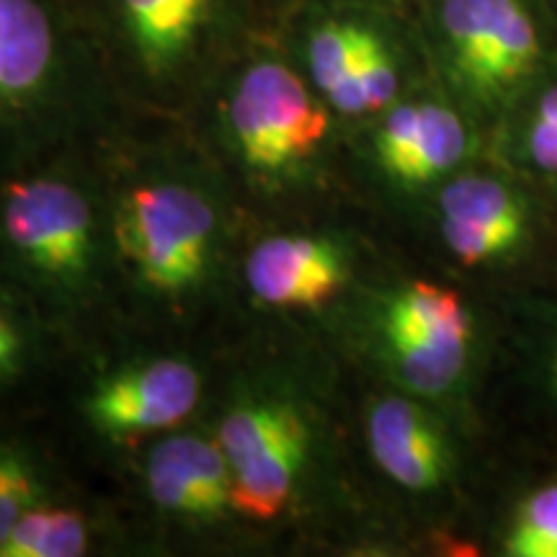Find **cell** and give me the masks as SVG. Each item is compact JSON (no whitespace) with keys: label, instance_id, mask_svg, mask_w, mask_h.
<instances>
[{"label":"cell","instance_id":"cell-1","mask_svg":"<svg viewBox=\"0 0 557 557\" xmlns=\"http://www.w3.org/2000/svg\"><path fill=\"white\" fill-rule=\"evenodd\" d=\"M90 209L65 181L41 173L0 178V263L37 276L70 282L88 263Z\"/></svg>","mask_w":557,"mask_h":557},{"label":"cell","instance_id":"cell-2","mask_svg":"<svg viewBox=\"0 0 557 557\" xmlns=\"http://www.w3.org/2000/svg\"><path fill=\"white\" fill-rule=\"evenodd\" d=\"M212 235L209 201L176 184L139 186L116 218L124 259L160 292H181L205 276Z\"/></svg>","mask_w":557,"mask_h":557},{"label":"cell","instance_id":"cell-3","mask_svg":"<svg viewBox=\"0 0 557 557\" xmlns=\"http://www.w3.org/2000/svg\"><path fill=\"white\" fill-rule=\"evenodd\" d=\"M230 465V506L250 519H276L289 504L308 455V423L287 403H248L220 429Z\"/></svg>","mask_w":557,"mask_h":557},{"label":"cell","instance_id":"cell-4","mask_svg":"<svg viewBox=\"0 0 557 557\" xmlns=\"http://www.w3.org/2000/svg\"><path fill=\"white\" fill-rule=\"evenodd\" d=\"M230 124L248 163L276 171L308 158L323 143L329 114L289 67L259 62L235 88Z\"/></svg>","mask_w":557,"mask_h":557},{"label":"cell","instance_id":"cell-5","mask_svg":"<svg viewBox=\"0 0 557 557\" xmlns=\"http://www.w3.org/2000/svg\"><path fill=\"white\" fill-rule=\"evenodd\" d=\"M385 336L400 380L418 395H442L468 364L472 325L455 292L413 282L387 305Z\"/></svg>","mask_w":557,"mask_h":557},{"label":"cell","instance_id":"cell-6","mask_svg":"<svg viewBox=\"0 0 557 557\" xmlns=\"http://www.w3.org/2000/svg\"><path fill=\"white\" fill-rule=\"evenodd\" d=\"M442 24L459 75L483 96L513 88L537 62V29L517 0H444Z\"/></svg>","mask_w":557,"mask_h":557},{"label":"cell","instance_id":"cell-7","mask_svg":"<svg viewBox=\"0 0 557 557\" xmlns=\"http://www.w3.org/2000/svg\"><path fill=\"white\" fill-rule=\"evenodd\" d=\"M197 369L178 359H156L103 382L90 395L88 413L114 436L169 429L184 421L199 400Z\"/></svg>","mask_w":557,"mask_h":557},{"label":"cell","instance_id":"cell-8","mask_svg":"<svg viewBox=\"0 0 557 557\" xmlns=\"http://www.w3.org/2000/svg\"><path fill=\"white\" fill-rule=\"evenodd\" d=\"M248 287L274 308H318L346 282L344 256L331 240L276 235L250 250Z\"/></svg>","mask_w":557,"mask_h":557},{"label":"cell","instance_id":"cell-9","mask_svg":"<svg viewBox=\"0 0 557 557\" xmlns=\"http://www.w3.org/2000/svg\"><path fill=\"white\" fill-rule=\"evenodd\" d=\"M442 233L462 263L498 259L521 240L527 212L521 199L496 178L465 176L451 181L438 199Z\"/></svg>","mask_w":557,"mask_h":557},{"label":"cell","instance_id":"cell-10","mask_svg":"<svg viewBox=\"0 0 557 557\" xmlns=\"http://www.w3.org/2000/svg\"><path fill=\"white\" fill-rule=\"evenodd\" d=\"M374 145L389 176L406 184H426L462 160L468 132L455 111L438 103H406L389 111Z\"/></svg>","mask_w":557,"mask_h":557},{"label":"cell","instance_id":"cell-11","mask_svg":"<svg viewBox=\"0 0 557 557\" xmlns=\"http://www.w3.org/2000/svg\"><path fill=\"white\" fill-rule=\"evenodd\" d=\"M230 465L205 436H171L148 457V491L165 511L214 517L230 506Z\"/></svg>","mask_w":557,"mask_h":557},{"label":"cell","instance_id":"cell-12","mask_svg":"<svg viewBox=\"0 0 557 557\" xmlns=\"http://www.w3.org/2000/svg\"><path fill=\"white\" fill-rule=\"evenodd\" d=\"M367 434L382 472L408 491H431L447 475L449 451L442 431L416 403L380 400L369 413Z\"/></svg>","mask_w":557,"mask_h":557},{"label":"cell","instance_id":"cell-13","mask_svg":"<svg viewBox=\"0 0 557 557\" xmlns=\"http://www.w3.org/2000/svg\"><path fill=\"white\" fill-rule=\"evenodd\" d=\"M54 32L39 0H0V111H18L45 86Z\"/></svg>","mask_w":557,"mask_h":557},{"label":"cell","instance_id":"cell-14","mask_svg":"<svg viewBox=\"0 0 557 557\" xmlns=\"http://www.w3.org/2000/svg\"><path fill=\"white\" fill-rule=\"evenodd\" d=\"M207 0H124L135 39L152 65L184 50Z\"/></svg>","mask_w":557,"mask_h":557},{"label":"cell","instance_id":"cell-15","mask_svg":"<svg viewBox=\"0 0 557 557\" xmlns=\"http://www.w3.org/2000/svg\"><path fill=\"white\" fill-rule=\"evenodd\" d=\"M88 532L81 513L37 504L5 540L0 557H75L86 553Z\"/></svg>","mask_w":557,"mask_h":557},{"label":"cell","instance_id":"cell-16","mask_svg":"<svg viewBox=\"0 0 557 557\" xmlns=\"http://www.w3.org/2000/svg\"><path fill=\"white\" fill-rule=\"evenodd\" d=\"M395 94H398V73L382 41L374 39L351 73L331 90L329 99L344 114H364V111L385 109Z\"/></svg>","mask_w":557,"mask_h":557},{"label":"cell","instance_id":"cell-17","mask_svg":"<svg viewBox=\"0 0 557 557\" xmlns=\"http://www.w3.org/2000/svg\"><path fill=\"white\" fill-rule=\"evenodd\" d=\"M372 32L351 24H325L310 39V73L325 96L351 73L372 41Z\"/></svg>","mask_w":557,"mask_h":557},{"label":"cell","instance_id":"cell-18","mask_svg":"<svg viewBox=\"0 0 557 557\" xmlns=\"http://www.w3.org/2000/svg\"><path fill=\"white\" fill-rule=\"evenodd\" d=\"M41 504V485L29 451L0 438V549L29 508Z\"/></svg>","mask_w":557,"mask_h":557},{"label":"cell","instance_id":"cell-19","mask_svg":"<svg viewBox=\"0 0 557 557\" xmlns=\"http://www.w3.org/2000/svg\"><path fill=\"white\" fill-rule=\"evenodd\" d=\"M506 547L517 557H557V485L542 487L521 504Z\"/></svg>","mask_w":557,"mask_h":557},{"label":"cell","instance_id":"cell-20","mask_svg":"<svg viewBox=\"0 0 557 557\" xmlns=\"http://www.w3.org/2000/svg\"><path fill=\"white\" fill-rule=\"evenodd\" d=\"M527 156L545 173H557V88L542 96L527 132Z\"/></svg>","mask_w":557,"mask_h":557},{"label":"cell","instance_id":"cell-21","mask_svg":"<svg viewBox=\"0 0 557 557\" xmlns=\"http://www.w3.org/2000/svg\"><path fill=\"white\" fill-rule=\"evenodd\" d=\"M26 359V336L21 329L16 310L5 302L0 292V389L9 387L18 377Z\"/></svg>","mask_w":557,"mask_h":557},{"label":"cell","instance_id":"cell-22","mask_svg":"<svg viewBox=\"0 0 557 557\" xmlns=\"http://www.w3.org/2000/svg\"><path fill=\"white\" fill-rule=\"evenodd\" d=\"M555 387H557V357H555Z\"/></svg>","mask_w":557,"mask_h":557}]
</instances>
